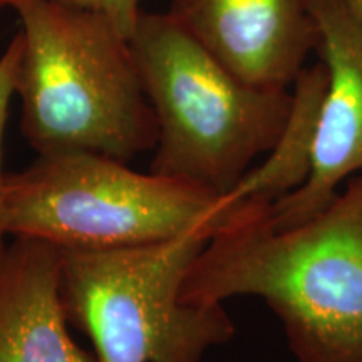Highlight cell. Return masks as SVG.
Wrapping results in <instances>:
<instances>
[{
  "mask_svg": "<svg viewBox=\"0 0 362 362\" xmlns=\"http://www.w3.org/2000/svg\"><path fill=\"white\" fill-rule=\"evenodd\" d=\"M233 297L270 307L297 362H362V173L309 220L279 228L257 208L208 240L181 298Z\"/></svg>",
  "mask_w": 362,
  "mask_h": 362,
  "instance_id": "6da1fadb",
  "label": "cell"
},
{
  "mask_svg": "<svg viewBox=\"0 0 362 362\" xmlns=\"http://www.w3.org/2000/svg\"><path fill=\"white\" fill-rule=\"evenodd\" d=\"M21 129L39 155L90 151L126 161L155 149L158 126L129 39L103 13L19 0Z\"/></svg>",
  "mask_w": 362,
  "mask_h": 362,
  "instance_id": "7a4b0ae2",
  "label": "cell"
},
{
  "mask_svg": "<svg viewBox=\"0 0 362 362\" xmlns=\"http://www.w3.org/2000/svg\"><path fill=\"white\" fill-rule=\"evenodd\" d=\"M129 45L158 126L149 171L228 194L279 141L292 93L235 78L168 12H139Z\"/></svg>",
  "mask_w": 362,
  "mask_h": 362,
  "instance_id": "3957f363",
  "label": "cell"
},
{
  "mask_svg": "<svg viewBox=\"0 0 362 362\" xmlns=\"http://www.w3.org/2000/svg\"><path fill=\"white\" fill-rule=\"evenodd\" d=\"M257 205L188 181L139 173L99 153L56 151L6 176L2 221L7 237L39 240L59 250H111L198 228L215 235Z\"/></svg>",
  "mask_w": 362,
  "mask_h": 362,
  "instance_id": "277c9868",
  "label": "cell"
},
{
  "mask_svg": "<svg viewBox=\"0 0 362 362\" xmlns=\"http://www.w3.org/2000/svg\"><path fill=\"white\" fill-rule=\"evenodd\" d=\"M214 232L111 250H61L67 319L88 334L98 362H202L235 336L223 304L181 298L189 267Z\"/></svg>",
  "mask_w": 362,
  "mask_h": 362,
  "instance_id": "5b68a950",
  "label": "cell"
},
{
  "mask_svg": "<svg viewBox=\"0 0 362 362\" xmlns=\"http://www.w3.org/2000/svg\"><path fill=\"white\" fill-rule=\"evenodd\" d=\"M319 30L315 52L327 69L305 183L270 206L279 228L309 220L344 180L362 173V21L344 0H305Z\"/></svg>",
  "mask_w": 362,
  "mask_h": 362,
  "instance_id": "8992f818",
  "label": "cell"
},
{
  "mask_svg": "<svg viewBox=\"0 0 362 362\" xmlns=\"http://www.w3.org/2000/svg\"><path fill=\"white\" fill-rule=\"evenodd\" d=\"M168 13L253 88H291L319 44L305 0H171Z\"/></svg>",
  "mask_w": 362,
  "mask_h": 362,
  "instance_id": "52a82bcc",
  "label": "cell"
},
{
  "mask_svg": "<svg viewBox=\"0 0 362 362\" xmlns=\"http://www.w3.org/2000/svg\"><path fill=\"white\" fill-rule=\"evenodd\" d=\"M67 322L61 250L13 238L0 259V362H98Z\"/></svg>",
  "mask_w": 362,
  "mask_h": 362,
  "instance_id": "ba28073f",
  "label": "cell"
},
{
  "mask_svg": "<svg viewBox=\"0 0 362 362\" xmlns=\"http://www.w3.org/2000/svg\"><path fill=\"white\" fill-rule=\"evenodd\" d=\"M327 88V69L322 62L304 67L293 83L292 110L279 141L269 158L250 168L228 197L274 205L305 183L312 168V148L317 116Z\"/></svg>",
  "mask_w": 362,
  "mask_h": 362,
  "instance_id": "9c48e42d",
  "label": "cell"
},
{
  "mask_svg": "<svg viewBox=\"0 0 362 362\" xmlns=\"http://www.w3.org/2000/svg\"><path fill=\"white\" fill-rule=\"evenodd\" d=\"M22 51H24V40H22L21 30L13 35L8 42L7 49L0 56V259L6 252V238L2 221V208H4V187H6V173L2 168V155H4V131H6L8 106L13 94H17V83H19L21 64H22Z\"/></svg>",
  "mask_w": 362,
  "mask_h": 362,
  "instance_id": "30bf717a",
  "label": "cell"
},
{
  "mask_svg": "<svg viewBox=\"0 0 362 362\" xmlns=\"http://www.w3.org/2000/svg\"><path fill=\"white\" fill-rule=\"evenodd\" d=\"M57 2L103 13L126 39H129L133 34L139 12H141L139 0H57Z\"/></svg>",
  "mask_w": 362,
  "mask_h": 362,
  "instance_id": "8fae6325",
  "label": "cell"
},
{
  "mask_svg": "<svg viewBox=\"0 0 362 362\" xmlns=\"http://www.w3.org/2000/svg\"><path fill=\"white\" fill-rule=\"evenodd\" d=\"M344 2H346L347 6L351 7V11L362 21V0H344Z\"/></svg>",
  "mask_w": 362,
  "mask_h": 362,
  "instance_id": "7c38bea8",
  "label": "cell"
},
{
  "mask_svg": "<svg viewBox=\"0 0 362 362\" xmlns=\"http://www.w3.org/2000/svg\"><path fill=\"white\" fill-rule=\"evenodd\" d=\"M19 0H0V8H6V7H13Z\"/></svg>",
  "mask_w": 362,
  "mask_h": 362,
  "instance_id": "4fadbf2b",
  "label": "cell"
}]
</instances>
